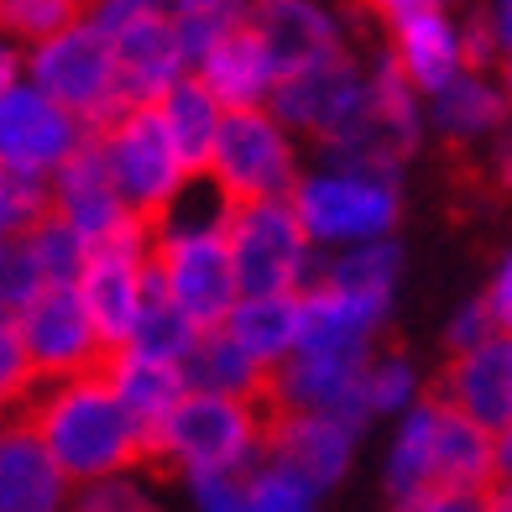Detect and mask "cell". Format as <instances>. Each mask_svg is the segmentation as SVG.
<instances>
[{"mask_svg":"<svg viewBox=\"0 0 512 512\" xmlns=\"http://www.w3.org/2000/svg\"><path fill=\"white\" fill-rule=\"evenodd\" d=\"M225 215L230 199L209 178H199L173 204V215L152 225V277L199 330H220L241 298L236 262H230L225 241Z\"/></svg>","mask_w":512,"mask_h":512,"instance_id":"1","label":"cell"},{"mask_svg":"<svg viewBox=\"0 0 512 512\" xmlns=\"http://www.w3.org/2000/svg\"><path fill=\"white\" fill-rule=\"evenodd\" d=\"M27 418L37 424L42 445L53 450V460L63 465V476L74 486L126 476L131 465L147 460V439L131 424V413L121 408L105 371L68 377V382H42Z\"/></svg>","mask_w":512,"mask_h":512,"instance_id":"2","label":"cell"},{"mask_svg":"<svg viewBox=\"0 0 512 512\" xmlns=\"http://www.w3.org/2000/svg\"><path fill=\"white\" fill-rule=\"evenodd\" d=\"M267 418H272L267 403L189 392L168 424L157 429L147 460H168L183 476H204V471L251 476V465L267 460Z\"/></svg>","mask_w":512,"mask_h":512,"instance_id":"3","label":"cell"},{"mask_svg":"<svg viewBox=\"0 0 512 512\" xmlns=\"http://www.w3.org/2000/svg\"><path fill=\"white\" fill-rule=\"evenodd\" d=\"M293 209L324 256L371 246V241H392V225H398V178L319 162L314 173L298 178Z\"/></svg>","mask_w":512,"mask_h":512,"instance_id":"4","label":"cell"},{"mask_svg":"<svg viewBox=\"0 0 512 512\" xmlns=\"http://www.w3.org/2000/svg\"><path fill=\"white\" fill-rule=\"evenodd\" d=\"M27 79L37 89H48V95L74 110L89 131H110L121 121L126 110H136L121 89V68H115V48L110 37L95 27V21H79V27H68L48 42H37L27 48Z\"/></svg>","mask_w":512,"mask_h":512,"instance_id":"5","label":"cell"},{"mask_svg":"<svg viewBox=\"0 0 512 512\" xmlns=\"http://www.w3.org/2000/svg\"><path fill=\"white\" fill-rule=\"evenodd\" d=\"M225 241L236 262L241 298L251 293H304L319 277V246L309 241L293 199H262V204H230Z\"/></svg>","mask_w":512,"mask_h":512,"instance_id":"6","label":"cell"},{"mask_svg":"<svg viewBox=\"0 0 512 512\" xmlns=\"http://www.w3.org/2000/svg\"><path fill=\"white\" fill-rule=\"evenodd\" d=\"M100 152H105V168L115 178V189L131 204V215L147 220V225L168 220L173 204L199 183V173L189 168V157L173 147V136L162 131L152 105H136L110 131H100Z\"/></svg>","mask_w":512,"mask_h":512,"instance_id":"7","label":"cell"},{"mask_svg":"<svg viewBox=\"0 0 512 512\" xmlns=\"http://www.w3.org/2000/svg\"><path fill=\"white\" fill-rule=\"evenodd\" d=\"M204 178L230 204H262V199H293L298 189V147L293 131L272 110H230L225 131L215 142Z\"/></svg>","mask_w":512,"mask_h":512,"instance_id":"8","label":"cell"},{"mask_svg":"<svg viewBox=\"0 0 512 512\" xmlns=\"http://www.w3.org/2000/svg\"><path fill=\"white\" fill-rule=\"evenodd\" d=\"M418 142H424V95L403 79V68L387 53L366 63V110L351 126V136L324 152V162L398 178L403 162L418 152Z\"/></svg>","mask_w":512,"mask_h":512,"instance_id":"9","label":"cell"},{"mask_svg":"<svg viewBox=\"0 0 512 512\" xmlns=\"http://www.w3.org/2000/svg\"><path fill=\"white\" fill-rule=\"evenodd\" d=\"M21 340L32 351V366L42 382H68V377H89V371H105L110 351L95 314H89L79 283L68 288H42L27 309L16 314Z\"/></svg>","mask_w":512,"mask_h":512,"instance_id":"10","label":"cell"},{"mask_svg":"<svg viewBox=\"0 0 512 512\" xmlns=\"http://www.w3.org/2000/svg\"><path fill=\"white\" fill-rule=\"evenodd\" d=\"M361 110H366V63H356L351 53H335L314 68H298V74H288L272 95L277 121L293 136L298 131L314 136L324 152L351 136Z\"/></svg>","mask_w":512,"mask_h":512,"instance_id":"11","label":"cell"},{"mask_svg":"<svg viewBox=\"0 0 512 512\" xmlns=\"http://www.w3.org/2000/svg\"><path fill=\"white\" fill-rule=\"evenodd\" d=\"M89 131L74 110H63L48 89H37L32 79H21L16 89L0 95V162L27 178L53 183V173H63V162L74 157Z\"/></svg>","mask_w":512,"mask_h":512,"instance_id":"12","label":"cell"},{"mask_svg":"<svg viewBox=\"0 0 512 512\" xmlns=\"http://www.w3.org/2000/svg\"><path fill=\"white\" fill-rule=\"evenodd\" d=\"M79 293H84L89 314H95L100 335H105V351L110 356L126 351L136 335V319H142L147 298H152V225L89 251Z\"/></svg>","mask_w":512,"mask_h":512,"instance_id":"13","label":"cell"},{"mask_svg":"<svg viewBox=\"0 0 512 512\" xmlns=\"http://www.w3.org/2000/svg\"><path fill=\"white\" fill-rule=\"evenodd\" d=\"M377 351H293V361H283L272 371L267 387V408L277 413H335L366 424V366Z\"/></svg>","mask_w":512,"mask_h":512,"instance_id":"14","label":"cell"},{"mask_svg":"<svg viewBox=\"0 0 512 512\" xmlns=\"http://www.w3.org/2000/svg\"><path fill=\"white\" fill-rule=\"evenodd\" d=\"M48 194H53V215L63 225H74L89 241V251L110 246V241H121V236L147 225V220L131 215V204L121 199V189H115V178L105 168V152H100V136H89V142L63 162V173H53Z\"/></svg>","mask_w":512,"mask_h":512,"instance_id":"15","label":"cell"},{"mask_svg":"<svg viewBox=\"0 0 512 512\" xmlns=\"http://www.w3.org/2000/svg\"><path fill=\"white\" fill-rule=\"evenodd\" d=\"M74 492L32 418L0 413V512H74Z\"/></svg>","mask_w":512,"mask_h":512,"instance_id":"16","label":"cell"},{"mask_svg":"<svg viewBox=\"0 0 512 512\" xmlns=\"http://www.w3.org/2000/svg\"><path fill=\"white\" fill-rule=\"evenodd\" d=\"M356 434L361 424L335 413H277L267 418V460L293 471L304 486L324 492L345 476V465L356 455Z\"/></svg>","mask_w":512,"mask_h":512,"instance_id":"17","label":"cell"},{"mask_svg":"<svg viewBox=\"0 0 512 512\" xmlns=\"http://www.w3.org/2000/svg\"><path fill=\"white\" fill-rule=\"evenodd\" d=\"M251 32L262 37V48L272 63L283 68V79L298 68H314L324 58L345 53L340 48V27L319 0H256L251 11Z\"/></svg>","mask_w":512,"mask_h":512,"instance_id":"18","label":"cell"},{"mask_svg":"<svg viewBox=\"0 0 512 512\" xmlns=\"http://www.w3.org/2000/svg\"><path fill=\"white\" fill-rule=\"evenodd\" d=\"M439 398L460 408L465 418H476L481 429H507L512 424V335H492L476 351H465L450 361Z\"/></svg>","mask_w":512,"mask_h":512,"instance_id":"19","label":"cell"},{"mask_svg":"<svg viewBox=\"0 0 512 512\" xmlns=\"http://www.w3.org/2000/svg\"><path fill=\"white\" fill-rule=\"evenodd\" d=\"M115 48V68H121V89L131 105H157L178 79H189V53L173 32V16H157V21H136V27L115 32L110 37Z\"/></svg>","mask_w":512,"mask_h":512,"instance_id":"20","label":"cell"},{"mask_svg":"<svg viewBox=\"0 0 512 512\" xmlns=\"http://www.w3.org/2000/svg\"><path fill=\"white\" fill-rule=\"evenodd\" d=\"M304 304V330H298V351H371L382 319L392 304H377V298L345 293L330 283H309L298 293Z\"/></svg>","mask_w":512,"mask_h":512,"instance_id":"21","label":"cell"},{"mask_svg":"<svg viewBox=\"0 0 512 512\" xmlns=\"http://www.w3.org/2000/svg\"><path fill=\"white\" fill-rule=\"evenodd\" d=\"M105 377L115 387V398H121V408L131 413V424L142 429L147 439V455H152V439L157 429L173 418V408L189 398V377H183V366L173 361H157V356H136V351H115L105 361Z\"/></svg>","mask_w":512,"mask_h":512,"instance_id":"22","label":"cell"},{"mask_svg":"<svg viewBox=\"0 0 512 512\" xmlns=\"http://www.w3.org/2000/svg\"><path fill=\"white\" fill-rule=\"evenodd\" d=\"M434 486L450 492H492L497 486V439L445 398H434Z\"/></svg>","mask_w":512,"mask_h":512,"instance_id":"23","label":"cell"},{"mask_svg":"<svg viewBox=\"0 0 512 512\" xmlns=\"http://www.w3.org/2000/svg\"><path fill=\"white\" fill-rule=\"evenodd\" d=\"M392 63L403 68V79L418 95H439L445 84H455L471 58H465V27L450 11H434L413 27L392 32Z\"/></svg>","mask_w":512,"mask_h":512,"instance_id":"24","label":"cell"},{"mask_svg":"<svg viewBox=\"0 0 512 512\" xmlns=\"http://www.w3.org/2000/svg\"><path fill=\"white\" fill-rule=\"evenodd\" d=\"M507 115H512V105H507L502 79L481 74V68H465L455 84H445L439 95H429V126L445 136V142H455V147L497 142Z\"/></svg>","mask_w":512,"mask_h":512,"instance_id":"25","label":"cell"},{"mask_svg":"<svg viewBox=\"0 0 512 512\" xmlns=\"http://www.w3.org/2000/svg\"><path fill=\"white\" fill-rule=\"evenodd\" d=\"M194 74L215 89L225 110H272V95L283 84V68L272 63V53L262 48V37L251 27L241 37H230L225 48H215Z\"/></svg>","mask_w":512,"mask_h":512,"instance_id":"26","label":"cell"},{"mask_svg":"<svg viewBox=\"0 0 512 512\" xmlns=\"http://www.w3.org/2000/svg\"><path fill=\"white\" fill-rule=\"evenodd\" d=\"M220 330L236 340L256 366L277 371L283 361H293V351H298L304 304H298V293H251V298H236V309L225 314Z\"/></svg>","mask_w":512,"mask_h":512,"instance_id":"27","label":"cell"},{"mask_svg":"<svg viewBox=\"0 0 512 512\" xmlns=\"http://www.w3.org/2000/svg\"><path fill=\"white\" fill-rule=\"evenodd\" d=\"M152 110H157L162 131L173 136V147L189 157V168L204 178L209 157H215V142H220V131H225V115H230L220 105V95L199 74H189V79H178Z\"/></svg>","mask_w":512,"mask_h":512,"instance_id":"28","label":"cell"},{"mask_svg":"<svg viewBox=\"0 0 512 512\" xmlns=\"http://www.w3.org/2000/svg\"><path fill=\"white\" fill-rule=\"evenodd\" d=\"M183 377H189L194 392H220V398H251V403H267V387H272V371L256 366L225 330L199 335L194 356L183 361Z\"/></svg>","mask_w":512,"mask_h":512,"instance_id":"29","label":"cell"},{"mask_svg":"<svg viewBox=\"0 0 512 512\" xmlns=\"http://www.w3.org/2000/svg\"><path fill=\"white\" fill-rule=\"evenodd\" d=\"M434 492V398H424L413 413L398 418L387 450V497L403 507L413 497Z\"/></svg>","mask_w":512,"mask_h":512,"instance_id":"30","label":"cell"},{"mask_svg":"<svg viewBox=\"0 0 512 512\" xmlns=\"http://www.w3.org/2000/svg\"><path fill=\"white\" fill-rule=\"evenodd\" d=\"M403 256L392 241H371V246H351V251H330L319 256V277L314 283H330L345 293L377 298V304H392V288H398Z\"/></svg>","mask_w":512,"mask_h":512,"instance_id":"31","label":"cell"},{"mask_svg":"<svg viewBox=\"0 0 512 512\" xmlns=\"http://www.w3.org/2000/svg\"><path fill=\"white\" fill-rule=\"evenodd\" d=\"M256 0H173V32L189 53V68H199L215 48L251 27Z\"/></svg>","mask_w":512,"mask_h":512,"instance_id":"32","label":"cell"},{"mask_svg":"<svg viewBox=\"0 0 512 512\" xmlns=\"http://www.w3.org/2000/svg\"><path fill=\"white\" fill-rule=\"evenodd\" d=\"M199 324L183 314L168 293L157 288V277H152V298H147V309H142V319H136V335H131V345L126 351H136V356H157V361H173V366H183L194 356V345H199Z\"/></svg>","mask_w":512,"mask_h":512,"instance_id":"33","label":"cell"},{"mask_svg":"<svg viewBox=\"0 0 512 512\" xmlns=\"http://www.w3.org/2000/svg\"><path fill=\"white\" fill-rule=\"evenodd\" d=\"M21 251L32 256V267L42 272V283H48V288L79 283L84 267H89V241L79 236L74 225H63L58 215H48L42 225H32L27 236H21Z\"/></svg>","mask_w":512,"mask_h":512,"instance_id":"34","label":"cell"},{"mask_svg":"<svg viewBox=\"0 0 512 512\" xmlns=\"http://www.w3.org/2000/svg\"><path fill=\"white\" fill-rule=\"evenodd\" d=\"M89 16V0H0V37L37 48Z\"/></svg>","mask_w":512,"mask_h":512,"instance_id":"35","label":"cell"},{"mask_svg":"<svg viewBox=\"0 0 512 512\" xmlns=\"http://www.w3.org/2000/svg\"><path fill=\"white\" fill-rule=\"evenodd\" d=\"M361 398H366V418H403V413H413L418 403H424V398H418L413 361L408 356H392V351L371 356L366 382H361Z\"/></svg>","mask_w":512,"mask_h":512,"instance_id":"36","label":"cell"},{"mask_svg":"<svg viewBox=\"0 0 512 512\" xmlns=\"http://www.w3.org/2000/svg\"><path fill=\"white\" fill-rule=\"evenodd\" d=\"M37 387H42V377L32 366L27 340H21V324H16V314L0 309V413H27Z\"/></svg>","mask_w":512,"mask_h":512,"instance_id":"37","label":"cell"},{"mask_svg":"<svg viewBox=\"0 0 512 512\" xmlns=\"http://www.w3.org/2000/svg\"><path fill=\"white\" fill-rule=\"evenodd\" d=\"M53 215V194L42 178H27L0 162V241H21L32 225Z\"/></svg>","mask_w":512,"mask_h":512,"instance_id":"38","label":"cell"},{"mask_svg":"<svg viewBox=\"0 0 512 512\" xmlns=\"http://www.w3.org/2000/svg\"><path fill=\"white\" fill-rule=\"evenodd\" d=\"M314 486H304L293 471L262 460L251 471V512H314Z\"/></svg>","mask_w":512,"mask_h":512,"instance_id":"39","label":"cell"},{"mask_svg":"<svg viewBox=\"0 0 512 512\" xmlns=\"http://www.w3.org/2000/svg\"><path fill=\"white\" fill-rule=\"evenodd\" d=\"M74 512H157V502L147 497V486L126 471V476H110V481H95V486H79Z\"/></svg>","mask_w":512,"mask_h":512,"instance_id":"40","label":"cell"},{"mask_svg":"<svg viewBox=\"0 0 512 512\" xmlns=\"http://www.w3.org/2000/svg\"><path fill=\"white\" fill-rule=\"evenodd\" d=\"M183 481H189L194 512H251V476L204 471V476H183Z\"/></svg>","mask_w":512,"mask_h":512,"instance_id":"41","label":"cell"},{"mask_svg":"<svg viewBox=\"0 0 512 512\" xmlns=\"http://www.w3.org/2000/svg\"><path fill=\"white\" fill-rule=\"evenodd\" d=\"M42 288H48V283H42V272L32 267V256L21 251V241H11L6 256H0V309H6V314H21Z\"/></svg>","mask_w":512,"mask_h":512,"instance_id":"42","label":"cell"},{"mask_svg":"<svg viewBox=\"0 0 512 512\" xmlns=\"http://www.w3.org/2000/svg\"><path fill=\"white\" fill-rule=\"evenodd\" d=\"M492 335H502V330H497V314H492V304H486V293L481 298H465V304L450 314V324H445V340H450L455 356L476 351V345H486Z\"/></svg>","mask_w":512,"mask_h":512,"instance_id":"43","label":"cell"},{"mask_svg":"<svg viewBox=\"0 0 512 512\" xmlns=\"http://www.w3.org/2000/svg\"><path fill=\"white\" fill-rule=\"evenodd\" d=\"M157 16H173V0H89V21L105 37L136 27V21H157Z\"/></svg>","mask_w":512,"mask_h":512,"instance_id":"44","label":"cell"},{"mask_svg":"<svg viewBox=\"0 0 512 512\" xmlns=\"http://www.w3.org/2000/svg\"><path fill=\"white\" fill-rule=\"evenodd\" d=\"M361 6L377 16L387 32H403V27H413V21L445 11V0H361Z\"/></svg>","mask_w":512,"mask_h":512,"instance_id":"45","label":"cell"},{"mask_svg":"<svg viewBox=\"0 0 512 512\" xmlns=\"http://www.w3.org/2000/svg\"><path fill=\"white\" fill-rule=\"evenodd\" d=\"M398 512H486V492H450V486H434V492L403 502Z\"/></svg>","mask_w":512,"mask_h":512,"instance_id":"46","label":"cell"},{"mask_svg":"<svg viewBox=\"0 0 512 512\" xmlns=\"http://www.w3.org/2000/svg\"><path fill=\"white\" fill-rule=\"evenodd\" d=\"M486 304H492V314H497V330L512 335V251L502 256V267H497V277H492V288H486Z\"/></svg>","mask_w":512,"mask_h":512,"instance_id":"47","label":"cell"},{"mask_svg":"<svg viewBox=\"0 0 512 512\" xmlns=\"http://www.w3.org/2000/svg\"><path fill=\"white\" fill-rule=\"evenodd\" d=\"M21 79H27V48H21V42H11V37H0V95H6V89H16Z\"/></svg>","mask_w":512,"mask_h":512,"instance_id":"48","label":"cell"},{"mask_svg":"<svg viewBox=\"0 0 512 512\" xmlns=\"http://www.w3.org/2000/svg\"><path fill=\"white\" fill-rule=\"evenodd\" d=\"M492 178L502 183V189H512V121L497 131V142H492Z\"/></svg>","mask_w":512,"mask_h":512,"instance_id":"49","label":"cell"},{"mask_svg":"<svg viewBox=\"0 0 512 512\" xmlns=\"http://www.w3.org/2000/svg\"><path fill=\"white\" fill-rule=\"evenodd\" d=\"M497 32V48H502V63H512V0H492V11H486Z\"/></svg>","mask_w":512,"mask_h":512,"instance_id":"50","label":"cell"},{"mask_svg":"<svg viewBox=\"0 0 512 512\" xmlns=\"http://www.w3.org/2000/svg\"><path fill=\"white\" fill-rule=\"evenodd\" d=\"M497 439V481H512V424L492 434Z\"/></svg>","mask_w":512,"mask_h":512,"instance_id":"51","label":"cell"},{"mask_svg":"<svg viewBox=\"0 0 512 512\" xmlns=\"http://www.w3.org/2000/svg\"><path fill=\"white\" fill-rule=\"evenodd\" d=\"M486 512H512V481H497L486 492Z\"/></svg>","mask_w":512,"mask_h":512,"instance_id":"52","label":"cell"},{"mask_svg":"<svg viewBox=\"0 0 512 512\" xmlns=\"http://www.w3.org/2000/svg\"><path fill=\"white\" fill-rule=\"evenodd\" d=\"M502 89H507V105H512V63H502Z\"/></svg>","mask_w":512,"mask_h":512,"instance_id":"53","label":"cell"},{"mask_svg":"<svg viewBox=\"0 0 512 512\" xmlns=\"http://www.w3.org/2000/svg\"><path fill=\"white\" fill-rule=\"evenodd\" d=\"M6 246H11V241H0V256H6Z\"/></svg>","mask_w":512,"mask_h":512,"instance_id":"54","label":"cell"}]
</instances>
